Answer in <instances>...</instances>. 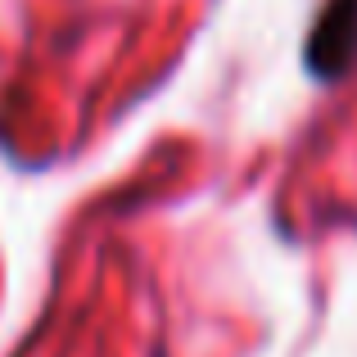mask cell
Wrapping results in <instances>:
<instances>
[{
	"label": "cell",
	"instance_id": "6da1fadb",
	"mask_svg": "<svg viewBox=\"0 0 357 357\" xmlns=\"http://www.w3.org/2000/svg\"><path fill=\"white\" fill-rule=\"evenodd\" d=\"M357 63V0H326L303 45V68L312 82H344Z\"/></svg>",
	"mask_w": 357,
	"mask_h": 357
}]
</instances>
